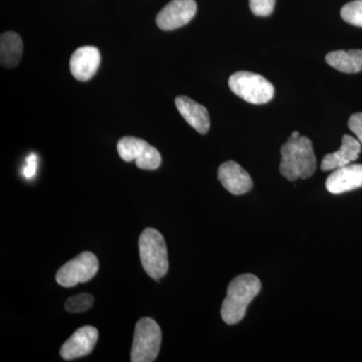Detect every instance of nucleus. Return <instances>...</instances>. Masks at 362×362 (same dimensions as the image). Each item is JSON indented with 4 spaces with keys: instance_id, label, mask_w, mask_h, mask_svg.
<instances>
[{
    "instance_id": "obj_3",
    "label": "nucleus",
    "mask_w": 362,
    "mask_h": 362,
    "mask_svg": "<svg viewBox=\"0 0 362 362\" xmlns=\"http://www.w3.org/2000/svg\"><path fill=\"white\" fill-rule=\"evenodd\" d=\"M139 255L143 269L154 280H160L168 271L165 240L156 228L143 230L139 238Z\"/></svg>"
},
{
    "instance_id": "obj_19",
    "label": "nucleus",
    "mask_w": 362,
    "mask_h": 362,
    "mask_svg": "<svg viewBox=\"0 0 362 362\" xmlns=\"http://www.w3.org/2000/svg\"><path fill=\"white\" fill-rule=\"evenodd\" d=\"M276 0H250V8L257 16H268L273 13Z\"/></svg>"
},
{
    "instance_id": "obj_12",
    "label": "nucleus",
    "mask_w": 362,
    "mask_h": 362,
    "mask_svg": "<svg viewBox=\"0 0 362 362\" xmlns=\"http://www.w3.org/2000/svg\"><path fill=\"white\" fill-rule=\"evenodd\" d=\"M362 187V164H349L335 169L326 180V188L332 194H341Z\"/></svg>"
},
{
    "instance_id": "obj_18",
    "label": "nucleus",
    "mask_w": 362,
    "mask_h": 362,
    "mask_svg": "<svg viewBox=\"0 0 362 362\" xmlns=\"http://www.w3.org/2000/svg\"><path fill=\"white\" fill-rule=\"evenodd\" d=\"M341 18L350 25L362 28V0H354L345 4L341 9Z\"/></svg>"
},
{
    "instance_id": "obj_1",
    "label": "nucleus",
    "mask_w": 362,
    "mask_h": 362,
    "mask_svg": "<svg viewBox=\"0 0 362 362\" xmlns=\"http://www.w3.org/2000/svg\"><path fill=\"white\" fill-rule=\"evenodd\" d=\"M280 173L288 180H307L315 173L316 156L311 140L306 136L293 138L281 148Z\"/></svg>"
},
{
    "instance_id": "obj_22",
    "label": "nucleus",
    "mask_w": 362,
    "mask_h": 362,
    "mask_svg": "<svg viewBox=\"0 0 362 362\" xmlns=\"http://www.w3.org/2000/svg\"><path fill=\"white\" fill-rule=\"evenodd\" d=\"M291 137H293V138L300 137V133L298 132V131H294V132H293L291 134Z\"/></svg>"
},
{
    "instance_id": "obj_16",
    "label": "nucleus",
    "mask_w": 362,
    "mask_h": 362,
    "mask_svg": "<svg viewBox=\"0 0 362 362\" xmlns=\"http://www.w3.org/2000/svg\"><path fill=\"white\" fill-rule=\"evenodd\" d=\"M325 59L328 65L342 73L356 74L362 71V49L331 52Z\"/></svg>"
},
{
    "instance_id": "obj_15",
    "label": "nucleus",
    "mask_w": 362,
    "mask_h": 362,
    "mask_svg": "<svg viewBox=\"0 0 362 362\" xmlns=\"http://www.w3.org/2000/svg\"><path fill=\"white\" fill-rule=\"evenodd\" d=\"M23 40L16 33H2L0 37V61L6 68H14L18 65L23 54Z\"/></svg>"
},
{
    "instance_id": "obj_2",
    "label": "nucleus",
    "mask_w": 362,
    "mask_h": 362,
    "mask_svg": "<svg viewBox=\"0 0 362 362\" xmlns=\"http://www.w3.org/2000/svg\"><path fill=\"white\" fill-rule=\"evenodd\" d=\"M261 281L252 274H244L228 284L226 296L221 305V315L228 325L240 322L249 305L261 291Z\"/></svg>"
},
{
    "instance_id": "obj_4",
    "label": "nucleus",
    "mask_w": 362,
    "mask_h": 362,
    "mask_svg": "<svg viewBox=\"0 0 362 362\" xmlns=\"http://www.w3.org/2000/svg\"><path fill=\"white\" fill-rule=\"evenodd\" d=\"M162 332L153 319L145 317L135 326L131 349V361L152 362L156 361L160 350Z\"/></svg>"
},
{
    "instance_id": "obj_10",
    "label": "nucleus",
    "mask_w": 362,
    "mask_h": 362,
    "mask_svg": "<svg viewBox=\"0 0 362 362\" xmlns=\"http://www.w3.org/2000/svg\"><path fill=\"white\" fill-rule=\"evenodd\" d=\"M101 64V54L97 47L86 45L76 49L71 54L70 69L71 75L80 82H87L94 77Z\"/></svg>"
},
{
    "instance_id": "obj_9",
    "label": "nucleus",
    "mask_w": 362,
    "mask_h": 362,
    "mask_svg": "<svg viewBox=\"0 0 362 362\" xmlns=\"http://www.w3.org/2000/svg\"><path fill=\"white\" fill-rule=\"evenodd\" d=\"M98 337L99 333L93 326L87 325L78 328L62 346L59 351L62 358L65 361H73L88 356L94 349Z\"/></svg>"
},
{
    "instance_id": "obj_20",
    "label": "nucleus",
    "mask_w": 362,
    "mask_h": 362,
    "mask_svg": "<svg viewBox=\"0 0 362 362\" xmlns=\"http://www.w3.org/2000/svg\"><path fill=\"white\" fill-rule=\"evenodd\" d=\"M349 127L351 132L356 136L358 141L362 145V113H356L350 117Z\"/></svg>"
},
{
    "instance_id": "obj_6",
    "label": "nucleus",
    "mask_w": 362,
    "mask_h": 362,
    "mask_svg": "<svg viewBox=\"0 0 362 362\" xmlns=\"http://www.w3.org/2000/svg\"><path fill=\"white\" fill-rule=\"evenodd\" d=\"M99 270V261L93 252H84L78 255L57 272L56 280L63 287H75L95 277Z\"/></svg>"
},
{
    "instance_id": "obj_13",
    "label": "nucleus",
    "mask_w": 362,
    "mask_h": 362,
    "mask_svg": "<svg viewBox=\"0 0 362 362\" xmlns=\"http://www.w3.org/2000/svg\"><path fill=\"white\" fill-rule=\"evenodd\" d=\"M361 152V143L358 139L350 135H344L339 150L324 156L321 162V169L323 171H330L349 165L351 162L357 160Z\"/></svg>"
},
{
    "instance_id": "obj_8",
    "label": "nucleus",
    "mask_w": 362,
    "mask_h": 362,
    "mask_svg": "<svg viewBox=\"0 0 362 362\" xmlns=\"http://www.w3.org/2000/svg\"><path fill=\"white\" fill-rule=\"evenodd\" d=\"M194 0H171L156 16V25L162 30H177L185 26L197 13Z\"/></svg>"
},
{
    "instance_id": "obj_11",
    "label": "nucleus",
    "mask_w": 362,
    "mask_h": 362,
    "mask_svg": "<svg viewBox=\"0 0 362 362\" xmlns=\"http://www.w3.org/2000/svg\"><path fill=\"white\" fill-rule=\"evenodd\" d=\"M218 177L223 187L233 195L247 194L252 187L251 176L235 161H226L221 164Z\"/></svg>"
},
{
    "instance_id": "obj_14",
    "label": "nucleus",
    "mask_w": 362,
    "mask_h": 362,
    "mask_svg": "<svg viewBox=\"0 0 362 362\" xmlns=\"http://www.w3.org/2000/svg\"><path fill=\"white\" fill-rule=\"evenodd\" d=\"M175 105L180 115L197 132L201 134L209 132L211 120L206 107L185 96L176 98Z\"/></svg>"
},
{
    "instance_id": "obj_17",
    "label": "nucleus",
    "mask_w": 362,
    "mask_h": 362,
    "mask_svg": "<svg viewBox=\"0 0 362 362\" xmlns=\"http://www.w3.org/2000/svg\"><path fill=\"white\" fill-rule=\"evenodd\" d=\"M94 304V297L89 293H81V294L71 296L66 300V310L71 313H81L89 310Z\"/></svg>"
},
{
    "instance_id": "obj_21",
    "label": "nucleus",
    "mask_w": 362,
    "mask_h": 362,
    "mask_svg": "<svg viewBox=\"0 0 362 362\" xmlns=\"http://www.w3.org/2000/svg\"><path fill=\"white\" fill-rule=\"evenodd\" d=\"M37 170V156L30 154L26 158V164L23 168V173L26 180H32L35 177Z\"/></svg>"
},
{
    "instance_id": "obj_7",
    "label": "nucleus",
    "mask_w": 362,
    "mask_h": 362,
    "mask_svg": "<svg viewBox=\"0 0 362 362\" xmlns=\"http://www.w3.org/2000/svg\"><path fill=\"white\" fill-rule=\"evenodd\" d=\"M119 156L124 161L134 160L138 168L156 170L161 164V156L156 147L136 137H123L117 145Z\"/></svg>"
},
{
    "instance_id": "obj_5",
    "label": "nucleus",
    "mask_w": 362,
    "mask_h": 362,
    "mask_svg": "<svg viewBox=\"0 0 362 362\" xmlns=\"http://www.w3.org/2000/svg\"><path fill=\"white\" fill-rule=\"evenodd\" d=\"M230 90L251 104L268 103L274 97V86L267 78L250 71H237L228 80Z\"/></svg>"
}]
</instances>
